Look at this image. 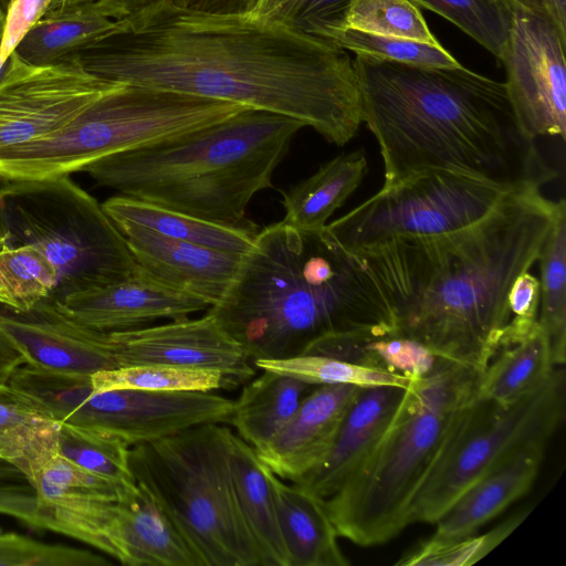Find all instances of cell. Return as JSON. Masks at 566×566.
I'll return each instance as SVG.
<instances>
[{
	"instance_id": "obj_1",
	"label": "cell",
	"mask_w": 566,
	"mask_h": 566,
	"mask_svg": "<svg viewBox=\"0 0 566 566\" xmlns=\"http://www.w3.org/2000/svg\"><path fill=\"white\" fill-rule=\"evenodd\" d=\"M125 22L71 59L105 81L289 116L337 146L363 124L353 60L325 38L281 20L171 1Z\"/></svg>"
},
{
	"instance_id": "obj_2",
	"label": "cell",
	"mask_w": 566,
	"mask_h": 566,
	"mask_svg": "<svg viewBox=\"0 0 566 566\" xmlns=\"http://www.w3.org/2000/svg\"><path fill=\"white\" fill-rule=\"evenodd\" d=\"M558 210L524 186L478 223L353 251L389 302L397 334L483 371L512 317L509 294L538 260Z\"/></svg>"
},
{
	"instance_id": "obj_3",
	"label": "cell",
	"mask_w": 566,
	"mask_h": 566,
	"mask_svg": "<svg viewBox=\"0 0 566 566\" xmlns=\"http://www.w3.org/2000/svg\"><path fill=\"white\" fill-rule=\"evenodd\" d=\"M361 120L391 186L424 169H453L511 186L549 182L535 142L521 130L504 82L463 67L353 60Z\"/></svg>"
},
{
	"instance_id": "obj_4",
	"label": "cell",
	"mask_w": 566,
	"mask_h": 566,
	"mask_svg": "<svg viewBox=\"0 0 566 566\" xmlns=\"http://www.w3.org/2000/svg\"><path fill=\"white\" fill-rule=\"evenodd\" d=\"M252 361L302 355L335 335H398L361 259L325 229L283 221L259 231L229 290L208 308Z\"/></svg>"
},
{
	"instance_id": "obj_5",
	"label": "cell",
	"mask_w": 566,
	"mask_h": 566,
	"mask_svg": "<svg viewBox=\"0 0 566 566\" xmlns=\"http://www.w3.org/2000/svg\"><path fill=\"white\" fill-rule=\"evenodd\" d=\"M292 117L245 107L218 123L102 158L84 169L123 196L214 223L258 230L251 199L272 176L295 134Z\"/></svg>"
},
{
	"instance_id": "obj_6",
	"label": "cell",
	"mask_w": 566,
	"mask_h": 566,
	"mask_svg": "<svg viewBox=\"0 0 566 566\" xmlns=\"http://www.w3.org/2000/svg\"><path fill=\"white\" fill-rule=\"evenodd\" d=\"M480 376L472 367L446 360L409 381L371 450L325 499L338 536L373 546L411 524L412 500L478 396Z\"/></svg>"
},
{
	"instance_id": "obj_7",
	"label": "cell",
	"mask_w": 566,
	"mask_h": 566,
	"mask_svg": "<svg viewBox=\"0 0 566 566\" xmlns=\"http://www.w3.org/2000/svg\"><path fill=\"white\" fill-rule=\"evenodd\" d=\"M232 430L203 423L129 448L128 464L203 566H263L239 509Z\"/></svg>"
},
{
	"instance_id": "obj_8",
	"label": "cell",
	"mask_w": 566,
	"mask_h": 566,
	"mask_svg": "<svg viewBox=\"0 0 566 566\" xmlns=\"http://www.w3.org/2000/svg\"><path fill=\"white\" fill-rule=\"evenodd\" d=\"M31 244L55 265L50 297L101 286L134 274L139 265L102 205L69 176L2 181L0 247Z\"/></svg>"
},
{
	"instance_id": "obj_9",
	"label": "cell",
	"mask_w": 566,
	"mask_h": 566,
	"mask_svg": "<svg viewBox=\"0 0 566 566\" xmlns=\"http://www.w3.org/2000/svg\"><path fill=\"white\" fill-rule=\"evenodd\" d=\"M565 410L564 368H554L542 386L509 405L476 396L417 491L410 522L434 523L468 488L518 450L548 443Z\"/></svg>"
},
{
	"instance_id": "obj_10",
	"label": "cell",
	"mask_w": 566,
	"mask_h": 566,
	"mask_svg": "<svg viewBox=\"0 0 566 566\" xmlns=\"http://www.w3.org/2000/svg\"><path fill=\"white\" fill-rule=\"evenodd\" d=\"M9 386L57 422L94 430L134 447L203 423H229L233 400L201 391H93L91 376L23 364Z\"/></svg>"
},
{
	"instance_id": "obj_11",
	"label": "cell",
	"mask_w": 566,
	"mask_h": 566,
	"mask_svg": "<svg viewBox=\"0 0 566 566\" xmlns=\"http://www.w3.org/2000/svg\"><path fill=\"white\" fill-rule=\"evenodd\" d=\"M521 187L453 169H424L381 187L326 230L350 252L395 239L446 235L483 220Z\"/></svg>"
},
{
	"instance_id": "obj_12",
	"label": "cell",
	"mask_w": 566,
	"mask_h": 566,
	"mask_svg": "<svg viewBox=\"0 0 566 566\" xmlns=\"http://www.w3.org/2000/svg\"><path fill=\"white\" fill-rule=\"evenodd\" d=\"M165 132L157 98L145 88L122 83L59 130L0 149V180L70 176L107 156L156 143Z\"/></svg>"
},
{
	"instance_id": "obj_13",
	"label": "cell",
	"mask_w": 566,
	"mask_h": 566,
	"mask_svg": "<svg viewBox=\"0 0 566 566\" xmlns=\"http://www.w3.org/2000/svg\"><path fill=\"white\" fill-rule=\"evenodd\" d=\"M566 32L552 20L515 9L500 56L506 93L523 134L565 138Z\"/></svg>"
},
{
	"instance_id": "obj_14",
	"label": "cell",
	"mask_w": 566,
	"mask_h": 566,
	"mask_svg": "<svg viewBox=\"0 0 566 566\" xmlns=\"http://www.w3.org/2000/svg\"><path fill=\"white\" fill-rule=\"evenodd\" d=\"M120 84L90 74L74 59L32 66L12 53L0 74V149L59 130Z\"/></svg>"
},
{
	"instance_id": "obj_15",
	"label": "cell",
	"mask_w": 566,
	"mask_h": 566,
	"mask_svg": "<svg viewBox=\"0 0 566 566\" xmlns=\"http://www.w3.org/2000/svg\"><path fill=\"white\" fill-rule=\"evenodd\" d=\"M108 342L118 367L167 364L212 369L224 376L228 388L255 375V366L244 348L209 313L200 318L182 317L108 333Z\"/></svg>"
},
{
	"instance_id": "obj_16",
	"label": "cell",
	"mask_w": 566,
	"mask_h": 566,
	"mask_svg": "<svg viewBox=\"0 0 566 566\" xmlns=\"http://www.w3.org/2000/svg\"><path fill=\"white\" fill-rule=\"evenodd\" d=\"M0 328L38 368L92 376L117 368L108 333L86 328L63 314L51 298L28 311L0 305Z\"/></svg>"
},
{
	"instance_id": "obj_17",
	"label": "cell",
	"mask_w": 566,
	"mask_h": 566,
	"mask_svg": "<svg viewBox=\"0 0 566 566\" xmlns=\"http://www.w3.org/2000/svg\"><path fill=\"white\" fill-rule=\"evenodd\" d=\"M53 302L75 323L102 333L140 328L158 319L188 317L210 307L155 279L140 266L127 277Z\"/></svg>"
},
{
	"instance_id": "obj_18",
	"label": "cell",
	"mask_w": 566,
	"mask_h": 566,
	"mask_svg": "<svg viewBox=\"0 0 566 566\" xmlns=\"http://www.w3.org/2000/svg\"><path fill=\"white\" fill-rule=\"evenodd\" d=\"M116 227L143 270L209 306L224 296L244 256L175 240L136 224L120 223Z\"/></svg>"
},
{
	"instance_id": "obj_19",
	"label": "cell",
	"mask_w": 566,
	"mask_h": 566,
	"mask_svg": "<svg viewBox=\"0 0 566 566\" xmlns=\"http://www.w3.org/2000/svg\"><path fill=\"white\" fill-rule=\"evenodd\" d=\"M360 388L345 384L314 387L291 420L270 442L255 450L256 454L282 480L301 481L328 455Z\"/></svg>"
},
{
	"instance_id": "obj_20",
	"label": "cell",
	"mask_w": 566,
	"mask_h": 566,
	"mask_svg": "<svg viewBox=\"0 0 566 566\" xmlns=\"http://www.w3.org/2000/svg\"><path fill=\"white\" fill-rule=\"evenodd\" d=\"M403 390L396 386L360 388L326 459L296 483L322 499L335 493L377 442Z\"/></svg>"
},
{
	"instance_id": "obj_21",
	"label": "cell",
	"mask_w": 566,
	"mask_h": 566,
	"mask_svg": "<svg viewBox=\"0 0 566 566\" xmlns=\"http://www.w3.org/2000/svg\"><path fill=\"white\" fill-rule=\"evenodd\" d=\"M547 442H533L468 488L434 522L437 538L472 535L532 488Z\"/></svg>"
},
{
	"instance_id": "obj_22",
	"label": "cell",
	"mask_w": 566,
	"mask_h": 566,
	"mask_svg": "<svg viewBox=\"0 0 566 566\" xmlns=\"http://www.w3.org/2000/svg\"><path fill=\"white\" fill-rule=\"evenodd\" d=\"M270 478L290 566L349 565L325 499L297 483H285L272 471Z\"/></svg>"
},
{
	"instance_id": "obj_23",
	"label": "cell",
	"mask_w": 566,
	"mask_h": 566,
	"mask_svg": "<svg viewBox=\"0 0 566 566\" xmlns=\"http://www.w3.org/2000/svg\"><path fill=\"white\" fill-rule=\"evenodd\" d=\"M119 563L125 566H203L149 493L137 484L119 501Z\"/></svg>"
},
{
	"instance_id": "obj_24",
	"label": "cell",
	"mask_w": 566,
	"mask_h": 566,
	"mask_svg": "<svg viewBox=\"0 0 566 566\" xmlns=\"http://www.w3.org/2000/svg\"><path fill=\"white\" fill-rule=\"evenodd\" d=\"M125 21L102 14L94 1L46 11L27 31L13 50L32 66L59 64L81 50L114 33L124 31Z\"/></svg>"
},
{
	"instance_id": "obj_25",
	"label": "cell",
	"mask_w": 566,
	"mask_h": 566,
	"mask_svg": "<svg viewBox=\"0 0 566 566\" xmlns=\"http://www.w3.org/2000/svg\"><path fill=\"white\" fill-rule=\"evenodd\" d=\"M230 465L235 499L262 556L263 566H290L271 470L255 450L232 432Z\"/></svg>"
},
{
	"instance_id": "obj_26",
	"label": "cell",
	"mask_w": 566,
	"mask_h": 566,
	"mask_svg": "<svg viewBox=\"0 0 566 566\" xmlns=\"http://www.w3.org/2000/svg\"><path fill=\"white\" fill-rule=\"evenodd\" d=\"M365 153L358 149L328 160L307 179L283 195V222L296 229L317 231L343 206L367 175Z\"/></svg>"
},
{
	"instance_id": "obj_27",
	"label": "cell",
	"mask_w": 566,
	"mask_h": 566,
	"mask_svg": "<svg viewBox=\"0 0 566 566\" xmlns=\"http://www.w3.org/2000/svg\"><path fill=\"white\" fill-rule=\"evenodd\" d=\"M102 207L115 224H136L175 240L240 254L251 249L259 232L214 223L123 195L108 198Z\"/></svg>"
},
{
	"instance_id": "obj_28",
	"label": "cell",
	"mask_w": 566,
	"mask_h": 566,
	"mask_svg": "<svg viewBox=\"0 0 566 566\" xmlns=\"http://www.w3.org/2000/svg\"><path fill=\"white\" fill-rule=\"evenodd\" d=\"M248 382L233 401L229 423L254 450L270 442L316 386L270 370Z\"/></svg>"
},
{
	"instance_id": "obj_29",
	"label": "cell",
	"mask_w": 566,
	"mask_h": 566,
	"mask_svg": "<svg viewBox=\"0 0 566 566\" xmlns=\"http://www.w3.org/2000/svg\"><path fill=\"white\" fill-rule=\"evenodd\" d=\"M548 337L539 325L500 346L481 373L478 396L512 403L542 386L554 370Z\"/></svg>"
},
{
	"instance_id": "obj_30",
	"label": "cell",
	"mask_w": 566,
	"mask_h": 566,
	"mask_svg": "<svg viewBox=\"0 0 566 566\" xmlns=\"http://www.w3.org/2000/svg\"><path fill=\"white\" fill-rule=\"evenodd\" d=\"M305 354L334 357L409 379L423 377L448 360L434 355L418 342L400 335L327 336L313 343Z\"/></svg>"
},
{
	"instance_id": "obj_31",
	"label": "cell",
	"mask_w": 566,
	"mask_h": 566,
	"mask_svg": "<svg viewBox=\"0 0 566 566\" xmlns=\"http://www.w3.org/2000/svg\"><path fill=\"white\" fill-rule=\"evenodd\" d=\"M539 300L537 319L545 331L554 365L563 366L566 358V205L558 201V210L549 234L542 248Z\"/></svg>"
},
{
	"instance_id": "obj_32",
	"label": "cell",
	"mask_w": 566,
	"mask_h": 566,
	"mask_svg": "<svg viewBox=\"0 0 566 566\" xmlns=\"http://www.w3.org/2000/svg\"><path fill=\"white\" fill-rule=\"evenodd\" d=\"M93 391L133 389L153 392L201 391L228 388L212 369L167 364H144L99 370L91 376Z\"/></svg>"
},
{
	"instance_id": "obj_33",
	"label": "cell",
	"mask_w": 566,
	"mask_h": 566,
	"mask_svg": "<svg viewBox=\"0 0 566 566\" xmlns=\"http://www.w3.org/2000/svg\"><path fill=\"white\" fill-rule=\"evenodd\" d=\"M55 265L31 244L0 247V305L28 311L57 286Z\"/></svg>"
},
{
	"instance_id": "obj_34",
	"label": "cell",
	"mask_w": 566,
	"mask_h": 566,
	"mask_svg": "<svg viewBox=\"0 0 566 566\" xmlns=\"http://www.w3.org/2000/svg\"><path fill=\"white\" fill-rule=\"evenodd\" d=\"M253 364L258 369L290 376L313 386L345 384L361 388L379 386L406 388L411 380L401 375L315 354L256 359Z\"/></svg>"
},
{
	"instance_id": "obj_35",
	"label": "cell",
	"mask_w": 566,
	"mask_h": 566,
	"mask_svg": "<svg viewBox=\"0 0 566 566\" xmlns=\"http://www.w3.org/2000/svg\"><path fill=\"white\" fill-rule=\"evenodd\" d=\"M452 22L500 59L510 35L514 10L506 0H411Z\"/></svg>"
},
{
	"instance_id": "obj_36",
	"label": "cell",
	"mask_w": 566,
	"mask_h": 566,
	"mask_svg": "<svg viewBox=\"0 0 566 566\" xmlns=\"http://www.w3.org/2000/svg\"><path fill=\"white\" fill-rule=\"evenodd\" d=\"M338 28L426 43L438 42L419 7L411 0H352L339 23L332 29Z\"/></svg>"
},
{
	"instance_id": "obj_37",
	"label": "cell",
	"mask_w": 566,
	"mask_h": 566,
	"mask_svg": "<svg viewBox=\"0 0 566 566\" xmlns=\"http://www.w3.org/2000/svg\"><path fill=\"white\" fill-rule=\"evenodd\" d=\"M322 38L356 55H368L401 64L430 67H459L452 54L439 42L426 43L403 38L373 34L350 28L332 29Z\"/></svg>"
},
{
	"instance_id": "obj_38",
	"label": "cell",
	"mask_w": 566,
	"mask_h": 566,
	"mask_svg": "<svg viewBox=\"0 0 566 566\" xmlns=\"http://www.w3.org/2000/svg\"><path fill=\"white\" fill-rule=\"evenodd\" d=\"M56 446L63 458L88 472L136 483L128 464L129 447L117 438L57 422Z\"/></svg>"
},
{
	"instance_id": "obj_39",
	"label": "cell",
	"mask_w": 566,
	"mask_h": 566,
	"mask_svg": "<svg viewBox=\"0 0 566 566\" xmlns=\"http://www.w3.org/2000/svg\"><path fill=\"white\" fill-rule=\"evenodd\" d=\"M523 510L493 530L478 536L437 538L431 536L403 555L396 564L405 566H465L486 556L501 544L530 514Z\"/></svg>"
},
{
	"instance_id": "obj_40",
	"label": "cell",
	"mask_w": 566,
	"mask_h": 566,
	"mask_svg": "<svg viewBox=\"0 0 566 566\" xmlns=\"http://www.w3.org/2000/svg\"><path fill=\"white\" fill-rule=\"evenodd\" d=\"M111 563L90 551L51 545L31 537L0 533V566H107Z\"/></svg>"
},
{
	"instance_id": "obj_41",
	"label": "cell",
	"mask_w": 566,
	"mask_h": 566,
	"mask_svg": "<svg viewBox=\"0 0 566 566\" xmlns=\"http://www.w3.org/2000/svg\"><path fill=\"white\" fill-rule=\"evenodd\" d=\"M0 514L12 516L38 530H44L36 491L12 463L0 458Z\"/></svg>"
},
{
	"instance_id": "obj_42",
	"label": "cell",
	"mask_w": 566,
	"mask_h": 566,
	"mask_svg": "<svg viewBox=\"0 0 566 566\" xmlns=\"http://www.w3.org/2000/svg\"><path fill=\"white\" fill-rule=\"evenodd\" d=\"M538 304L539 281L530 271L523 272L515 280L509 294L512 317L500 345L521 338L535 326Z\"/></svg>"
},
{
	"instance_id": "obj_43",
	"label": "cell",
	"mask_w": 566,
	"mask_h": 566,
	"mask_svg": "<svg viewBox=\"0 0 566 566\" xmlns=\"http://www.w3.org/2000/svg\"><path fill=\"white\" fill-rule=\"evenodd\" d=\"M352 0H296L284 18L292 27L317 36L336 27Z\"/></svg>"
},
{
	"instance_id": "obj_44",
	"label": "cell",
	"mask_w": 566,
	"mask_h": 566,
	"mask_svg": "<svg viewBox=\"0 0 566 566\" xmlns=\"http://www.w3.org/2000/svg\"><path fill=\"white\" fill-rule=\"evenodd\" d=\"M51 0H14L6 14V27L0 50V74L14 48L48 10Z\"/></svg>"
},
{
	"instance_id": "obj_45",
	"label": "cell",
	"mask_w": 566,
	"mask_h": 566,
	"mask_svg": "<svg viewBox=\"0 0 566 566\" xmlns=\"http://www.w3.org/2000/svg\"><path fill=\"white\" fill-rule=\"evenodd\" d=\"M42 413L35 405L8 384L0 386V438L30 417Z\"/></svg>"
},
{
	"instance_id": "obj_46",
	"label": "cell",
	"mask_w": 566,
	"mask_h": 566,
	"mask_svg": "<svg viewBox=\"0 0 566 566\" xmlns=\"http://www.w3.org/2000/svg\"><path fill=\"white\" fill-rule=\"evenodd\" d=\"M170 0H95V7L105 17L130 21Z\"/></svg>"
},
{
	"instance_id": "obj_47",
	"label": "cell",
	"mask_w": 566,
	"mask_h": 566,
	"mask_svg": "<svg viewBox=\"0 0 566 566\" xmlns=\"http://www.w3.org/2000/svg\"><path fill=\"white\" fill-rule=\"evenodd\" d=\"M186 10L211 14H251L260 0H170Z\"/></svg>"
},
{
	"instance_id": "obj_48",
	"label": "cell",
	"mask_w": 566,
	"mask_h": 566,
	"mask_svg": "<svg viewBox=\"0 0 566 566\" xmlns=\"http://www.w3.org/2000/svg\"><path fill=\"white\" fill-rule=\"evenodd\" d=\"M513 10L530 11L552 20L566 32V0H506Z\"/></svg>"
},
{
	"instance_id": "obj_49",
	"label": "cell",
	"mask_w": 566,
	"mask_h": 566,
	"mask_svg": "<svg viewBox=\"0 0 566 566\" xmlns=\"http://www.w3.org/2000/svg\"><path fill=\"white\" fill-rule=\"evenodd\" d=\"M23 364V355L0 328V385H7L12 373Z\"/></svg>"
},
{
	"instance_id": "obj_50",
	"label": "cell",
	"mask_w": 566,
	"mask_h": 566,
	"mask_svg": "<svg viewBox=\"0 0 566 566\" xmlns=\"http://www.w3.org/2000/svg\"><path fill=\"white\" fill-rule=\"evenodd\" d=\"M296 0H260L255 10L251 13L283 21Z\"/></svg>"
},
{
	"instance_id": "obj_51",
	"label": "cell",
	"mask_w": 566,
	"mask_h": 566,
	"mask_svg": "<svg viewBox=\"0 0 566 566\" xmlns=\"http://www.w3.org/2000/svg\"><path fill=\"white\" fill-rule=\"evenodd\" d=\"M91 1H95V0H51V3L46 11L55 10V9H60L63 7L77 4V3H82V2H91Z\"/></svg>"
},
{
	"instance_id": "obj_52",
	"label": "cell",
	"mask_w": 566,
	"mask_h": 566,
	"mask_svg": "<svg viewBox=\"0 0 566 566\" xmlns=\"http://www.w3.org/2000/svg\"><path fill=\"white\" fill-rule=\"evenodd\" d=\"M4 27H6V14L0 9V50H1V44H2V40H3Z\"/></svg>"
},
{
	"instance_id": "obj_53",
	"label": "cell",
	"mask_w": 566,
	"mask_h": 566,
	"mask_svg": "<svg viewBox=\"0 0 566 566\" xmlns=\"http://www.w3.org/2000/svg\"><path fill=\"white\" fill-rule=\"evenodd\" d=\"M14 2V0H0V9L4 14H7L10 6Z\"/></svg>"
},
{
	"instance_id": "obj_54",
	"label": "cell",
	"mask_w": 566,
	"mask_h": 566,
	"mask_svg": "<svg viewBox=\"0 0 566 566\" xmlns=\"http://www.w3.org/2000/svg\"><path fill=\"white\" fill-rule=\"evenodd\" d=\"M0 533H2L1 528H0Z\"/></svg>"
},
{
	"instance_id": "obj_55",
	"label": "cell",
	"mask_w": 566,
	"mask_h": 566,
	"mask_svg": "<svg viewBox=\"0 0 566 566\" xmlns=\"http://www.w3.org/2000/svg\"><path fill=\"white\" fill-rule=\"evenodd\" d=\"M0 386H2V385H0Z\"/></svg>"
}]
</instances>
